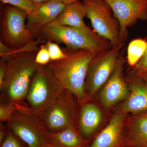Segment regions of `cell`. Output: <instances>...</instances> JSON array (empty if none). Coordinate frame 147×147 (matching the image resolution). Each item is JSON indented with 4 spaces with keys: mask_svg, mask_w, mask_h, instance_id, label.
Instances as JSON below:
<instances>
[{
    "mask_svg": "<svg viewBox=\"0 0 147 147\" xmlns=\"http://www.w3.org/2000/svg\"><path fill=\"white\" fill-rule=\"evenodd\" d=\"M66 57L47 65L63 88L71 92L80 105L87 102L85 80L90 62L98 53L92 50L65 49Z\"/></svg>",
    "mask_w": 147,
    "mask_h": 147,
    "instance_id": "1",
    "label": "cell"
},
{
    "mask_svg": "<svg viewBox=\"0 0 147 147\" xmlns=\"http://www.w3.org/2000/svg\"><path fill=\"white\" fill-rule=\"evenodd\" d=\"M38 51L15 53L3 59L7 71L2 88L0 100L15 103L26 102L32 79L38 65L35 58Z\"/></svg>",
    "mask_w": 147,
    "mask_h": 147,
    "instance_id": "2",
    "label": "cell"
},
{
    "mask_svg": "<svg viewBox=\"0 0 147 147\" xmlns=\"http://www.w3.org/2000/svg\"><path fill=\"white\" fill-rule=\"evenodd\" d=\"M15 104L16 112L6 123L9 130L28 147H45L50 144V133L40 116L26 102Z\"/></svg>",
    "mask_w": 147,
    "mask_h": 147,
    "instance_id": "3",
    "label": "cell"
},
{
    "mask_svg": "<svg viewBox=\"0 0 147 147\" xmlns=\"http://www.w3.org/2000/svg\"><path fill=\"white\" fill-rule=\"evenodd\" d=\"M28 13L11 5L3 8L0 20L1 41L7 47L3 55L5 58L26 47L35 39L26 26Z\"/></svg>",
    "mask_w": 147,
    "mask_h": 147,
    "instance_id": "4",
    "label": "cell"
},
{
    "mask_svg": "<svg viewBox=\"0 0 147 147\" xmlns=\"http://www.w3.org/2000/svg\"><path fill=\"white\" fill-rule=\"evenodd\" d=\"M36 38L45 42L49 40L63 43L68 49L92 50L97 53L113 47L110 41L102 38L95 39L78 29L54 22L43 27Z\"/></svg>",
    "mask_w": 147,
    "mask_h": 147,
    "instance_id": "5",
    "label": "cell"
},
{
    "mask_svg": "<svg viewBox=\"0 0 147 147\" xmlns=\"http://www.w3.org/2000/svg\"><path fill=\"white\" fill-rule=\"evenodd\" d=\"M81 106L76 96L64 89L40 117L50 134L72 127L78 128Z\"/></svg>",
    "mask_w": 147,
    "mask_h": 147,
    "instance_id": "6",
    "label": "cell"
},
{
    "mask_svg": "<svg viewBox=\"0 0 147 147\" xmlns=\"http://www.w3.org/2000/svg\"><path fill=\"white\" fill-rule=\"evenodd\" d=\"M64 89L47 65H38L30 84L26 102L40 116Z\"/></svg>",
    "mask_w": 147,
    "mask_h": 147,
    "instance_id": "7",
    "label": "cell"
},
{
    "mask_svg": "<svg viewBox=\"0 0 147 147\" xmlns=\"http://www.w3.org/2000/svg\"><path fill=\"white\" fill-rule=\"evenodd\" d=\"M124 43L96 55L90 62L85 80L88 101L95 100L98 92L113 73Z\"/></svg>",
    "mask_w": 147,
    "mask_h": 147,
    "instance_id": "8",
    "label": "cell"
},
{
    "mask_svg": "<svg viewBox=\"0 0 147 147\" xmlns=\"http://www.w3.org/2000/svg\"><path fill=\"white\" fill-rule=\"evenodd\" d=\"M86 9V17L98 35L110 41L112 46L120 45V26L111 9L102 0H81Z\"/></svg>",
    "mask_w": 147,
    "mask_h": 147,
    "instance_id": "9",
    "label": "cell"
},
{
    "mask_svg": "<svg viewBox=\"0 0 147 147\" xmlns=\"http://www.w3.org/2000/svg\"><path fill=\"white\" fill-rule=\"evenodd\" d=\"M124 49L121 51L113 73L96 96L99 103L106 109H113L120 102L124 101L129 94L128 84L124 76Z\"/></svg>",
    "mask_w": 147,
    "mask_h": 147,
    "instance_id": "10",
    "label": "cell"
},
{
    "mask_svg": "<svg viewBox=\"0 0 147 147\" xmlns=\"http://www.w3.org/2000/svg\"><path fill=\"white\" fill-rule=\"evenodd\" d=\"M110 7L120 26V40L124 43L127 28L138 20H147V0H102Z\"/></svg>",
    "mask_w": 147,
    "mask_h": 147,
    "instance_id": "11",
    "label": "cell"
},
{
    "mask_svg": "<svg viewBox=\"0 0 147 147\" xmlns=\"http://www.w3.org/2000/svg\"><path fill=\"white\" fill-rule=\"evenodd\" d=\"M106 115L95 100L81 105L78 119V129L82 136L91 142L105 126ZM107 124V123H106Z\"/></svg>",
    "mask_w": 147,
    "mask_h": 147,
    "instance_id": "12",
    "label": "cell"
},
{
    "mask_svg": "<svg viewBox=\"0 0 147 147\" xmlns=\"http://www.w3.org/2000/svg\"><path fill=\"white\" fill-rule=\"evenodd\" d=\"M127 115L114 112L89 147H126L125 124Z\"/></svg>",
    "mask_w": 147,
    "mask_h": 147,
    "instance_id": "13",
    "label": "cell"
},
{
    "mask_svg": "<svg viewBox=\"0 0 147 147\" xmlns=\"http://www.w3.org/2000/svg\"><path fill=\"white\" fill-rule=\"evenodd\" d=\"M129 89L128 97L115 107L114 112L129 114L147 111V84L141 76L131 72L125 78Z\"/></svg>",
    "mask_w": 147,
    "mask_h": 147,
    "instance_id": "14",
    "label": "cell"
},
{
    "mask_svg": "<svg viewBox=\"0 0 147 147\" xmlns=\"http://www.w3.org/2000/svg\"><path fill=\"white\" fill-rule=\"evenodd\" d=\"M66 5L51 0L36 5L27 18L26 26L35 38L42 28L55 21Z\"/></svg>",
    "mask_w": 147,
    "mask_h": 147,
    "instance_id": "15",
    "label": "cell"
},
{
    "mask_svg": "<svg viewBox=\"0 0 147 147\" xmlns=\"http://www.w3.org/2000/svg\"><path fill=\"white\" fill-rule=\"evenodd\" d=\"M125 128L126 147H147V111L128 114Z\"/></svg>",
    "mask_w": 147,
    "mask_h": 147,
    "instance_id": "16",
    "label": "cell"
},
{
    "mask_svg": "<svg viewBox=\"0 0 147 147\" xmlns=\"http://www.w3.org/2000/svg\"><path fill=\"white\" fill-rule=\"evenodd\" d=\"M86 15V7L81 1L67 5L62 12L53 22L78 29L95 39L101 38L84 23V18Z\"/></svg>",
    "mask_w": 147,
    "mask_h": 147,
    "instance_id": "17",
    "label": "cell"
},
{
    "mask_svg": "<svg viewBox=\"0 0 147 147\" xmlns=\"http://www.w3.org/2000/svg\"><path fill=\"white\" fill-rule=\"evenodd\" d=\"M50 144L57 147H89L91 142L84 139L79 129L72 127L50 134Z\"/></svg>",
    "mask_w": 147,
    "mask_h": 147,
    "instance_id": "18",
    "label": "cell"
},
{
    "mask_svg": "<svg viewBox=\"0 0 147 147\" xmlns=\"http://www.w3.org/2000/svg\"><path fill=\"white\" fill-rule=\"evenodd\" d=\"M147 46L146 40L134 39L129 44L127 50V62L130 67H133L139 61L144 53Z\"/></svg>",
    "mask_w": 147,
    "mask_h": 147,
    "instance_id": "19",
    "label": "cell"
},
{
    "mask_svg": "<svg viewBox=\"0 0 147 147\" xmlns=\"http://www.w3.org/2000/svg\"><path fill=\"white\" fill-rule=\"evenodd\" d=\"M16 110L15 103L0 100V121L6 123L12 117Z\"/></svg>",
    "mask_w": 147,
    "mask_h": 147,
    "instance_id": "20",
    "label": "cell"
},
{
    "mask_svg": "<svg viewBox=\"0 0 147 147\" xmlns=\"http://www.w3.org/2000/svg\"><path fill=\"white\" fill-rule=\"evenodd\" d=\"M45 43L49 52L51 61L59 60L66 57V54L60 48L57 43L49 40Z\"/></svg>",
    "mask_w": 147,
    "mask_h": 147,
    "instance_id": "21",
    "label": "cell"
},
{
    "mask_svg": "<svg viewBox=\"0 0 147 147\" xmlns=\"http://www.w3.org/2000/svg\"><path fill=\"white\" fill-rule=\"evenodd\" d=\"M4 4H7L24 10L29 14L35 7V5L30 0H1Z\"/></svg>",
    "mask_w": 147,
    "mask_h": 147,
    "instance_id": "22",
    "label": "cell"
},
{
    "mask_svg": "<svg viewBox=\"0 0 147 147\" xmlns=\"http://www.w3.org/2000/svg\"><path fill=\"white\" fill-rule=\"evenodd\" d=\"M0 147H28L9 129L7 136Z\"/></svg>",
    "mask_w": 147,
    "mask_h": 147,
    "instance_id": "23",
    "label": "cell"
},
{
    "mask_svg": "<svg viewBox=\"0 0 147 147\" xmlns=\"http://www.w3.org/2000/svg\"><path fill=\"white\" fill-rule=\"evenodd\" d=\"M50 61V55L45 43L40 45L36 57V63L38 65H45L48 64Z\"/></svg>",
    "mask_w": 147,
    "mask_h": 147,
    "instance_id": "24",
    "label": "cell"
},
{
    "mask_svg": "<svg viewBox=\"0 0 147 147\" xmlns=\"http://www.w3.org/2000/svg\"><path fill=\"white\" fill-rule=\"evenodd\" d=\"M146 40L147 41V36ZM132 72L138 75L147 72V46L142 57L133 67Z\"/></svg>",
    "mask_w": 147,
    "mask_h": 147,
    "instance_id": "25",
    "label": "cell"
},
{
    "mask_svg": "<svg viewBox=\"0 0 147 147\" xmlns=\"http://www.w3.org/2000/svg\"><path fill=\"white\" fill-rule=\"evenodd\" d=\"M7 63L3 59H0V89L2 87L7 71Z\"/></svg>",
    "mask_w": 147,
    "mask_h": 147,
    "instance_id": "26",
    "label": "cell"
},
{
    "mask_svg": "<svg viewBox=\"0 0 147 147\" xmlns=\"http://www.w3.org/2000/svg\"><path fill=\"white\" fill-rule=\"evenodd\" d=\"M9 131L6 123L0 121V146L4 142Z\"/></svg>",
    "mask_w": 147,
    "mask_h": 147,
    "instance_id": "27",
    "label": "cell"
},
{
    "mask_svg": "<svg viewBox=\"0 0 147 147\" xmlns=\"http://www.w3.org/2000/svg\"><path fill=\"white\" fill-rule=\"evenodd\" d=\"M55 1L58 2L65 4L68 5L72 3L77 2L81 1V0H53Z\"/></svg>",
    "mask_w": 147,
    "mask_h": 147,
    "instance_id": "28",
    "label": "cell"
},
{
    "mask_svg": "<svg viewBox=\"0 0 147 147\" xmlns=\"http://www.w3.org/2000/svg\"><path fill=\"white\" fill-rule=\"evenodd\" d=\"M33 3L35 6L38 5L40 4L43 3L47 2L51 0H30Z\"/></svg>",
    "mask_w": 147,
    "mask_h": 147,
    "instance_id": "29",
    "label": "cell"
},
{
    "mask_svg": "<svg viewBox=\"0 0 147 147\" xmlns=\"http://www.w3.org/2000/svg\"><path fill=\"white\" fill-rule=\"evenodd\" d=\"M138 75V74H137ZM139 76H141L144 81H145L147 84V72H144L142 74H139Z\"/></svg>",
    "mask_w": 147,
    "mask_h": 147,
    "instance_id": "30",
    "label": "cell"
},
{
    "mask_svg": "<svg viewBox=\"0 0 147 147\" xmlns=\"http://www.w3.org/2000/svg\"><path fill=\"white\" fill-rule=\"evenodd\" d=\"M45 147H56V146H55L53 144H50L47 145V146H46Z\"/></svg>",
    "mask_w": 147,
    "mask_h": 147,
    "instance_id": "31",
    "label": "cell"
},
{
    "mask_svg": "<svg viewBox=\"0 0 147 147\" xmlns=\"http://www.w3.org/2000/svg\"><path fill=\"white\" fill-rule=\"evenodd\" d=\"M94 1H96V0H94Z\"/></svg>",
    "mask_w": 147,
    "mask_h": 147,
    "instance_id": "32",
    "label": "cell"
}]
</instances>
